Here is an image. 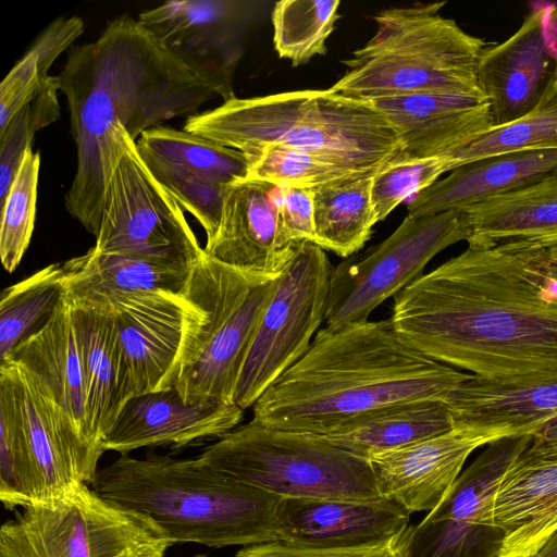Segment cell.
I'll return each instance as SVG.
<instances>
[{"instance_id":"836d02e7","label":"cell","mask_w":557,"mask_h":557,"mask_svg":"<svg viewBox=\"0 0 557 557\" xmlns=\"http://www.w3.org/2000/svg\"><path fill=\"white\" fill-rule=\"evenodd\" d=\"M338 0H282L272 11L273 42L294 66L326 53V40L339 17Z\"/></svg>"},{"instance_id":"3957f363","label":"cell","mask_w":557,"mask_h":557,"mask_svg":"<svg viewBox=\"0 0 557 557\" xmlns=\"http://www.w3.org/2000/svg\"><path fill=\"white\" fill-rule=\"evenodd\" d=\"M471 375L411 346L389 319L323 327L307 352L253 404L252 419L322 436L349 418L384 406L447 401Z\"/></svg>"},{"instance_id":"f1b7e54d","label":"cell","mask_w":557,"mask_h":557,"mask_svg":"<svg viewBox=\"0 0 557 557\" xmlns=\"http://www.w3.org/2000/svg\"><path fill=\"white\" fill-rule=\"evenodd\" d=\"M195 264L98 252L63 262L65 286L108 293H156L184 295Z\"/></svg>"},{"instance_id":"d6986e66","label":"cell","mask_w":557,"mask_h":557,"mask_svg":"<svg viewBox=\"0 0 557 557\" xmlns=\"http://www.w3.org/2000/svg\"><path fill=\"white\" fill-rule=\"evenodd\" d=\"M82 360L88 425L101 444L124 403L133 396L109 299L65 286ZM102 446V445H101Z\"/></svg>"},{"instance_id":"b9f144b4","label":"cell","mask_w":557,"mask_h":557,"mask_svg":"<svg viewBox=\"0 0 557 557\" xmlns=\"http://www.w3.org/2000/svg\"><path fill=\"white\" fill-rule=\"evenodd\" d=\"M521 456L530 460H557V417L541 424Z\"/></svg>"},{"instance_id":"e575fe53","label":"cell","mask_w":557,"mask_h":557,"mask_svg":"<svg viewBox=\"0 0 557 557\" xmlns=\"http://www.w3.org/2000/svg\"><path fill=\"white\" fill-rule=\"evenodd\" d=\"M247 161L245 180L276 186L315 188L363 175L307 150L282 144L268 145L247 158Z\"/></svg>"},{"instance_id":"7a4b0ae2","label":"cell","mask_w":557,"mask_h":557,"mask_svg":"<svg viewBox=\"0 0 557 557\" xmlns=\"http://www.w3.org/2000/svg\"><path fill=\"white\" fill-rule=\"evenodd\" d=\"M58 78L77 159L65 207L95 237L123 128L136 141L216 96L235 97L230 69L168 47L128 15L111 21L95 41L71 47Z\"/></svg>"},{"instance_id":"484cf974","label":"cell","mask_w":557,"mask_h":557,"mask_svg":"<svg viewBox=\"0 0 557 557\" xmlns=\"http://www.w3.org/2000/svg\"><path fill=\"white\" fill-rule=\"evenodd\" d=\"M493 520L505 532L498 557L533 555L557 528V460L520 455L499 484Z\"/></svg>"},{"instance_id":"4dcf8cb0","label":"cell","mask_w":557,"mask_h":557,"mask_svg":"<svg viewBox=\"0 0 557 557\" xmlns=\"http://www.w3.org/2000/svg\"><path fill=\"white\" fill-rule=\"evenodd\" d=\"M547 150H557V76L528 113L507 124L491 127L443 158L447 160L450 172L488 157Z\"/></svg>"},{"instance_id":"277c9868","label":"cell","mask_w":557,"mask_h":557,"mask_svg":"<svg viewBox=\"0 0 557 557\" xmlns=\"http://www.w3.org/2000/svg\"><path fill=\"white\" fill-rule=\"evenodd\" d=\"M90 486L148 517L174 544L222 548L277 541L275 512L282 498L240 483L198 457L122 455L99 468Z\"/></svg>"},{"instance_id":"1f68e13d","label":"cell","mask_w":557,"mask_h":557,"mask_svg":"<svg viewBox=\"0 0 557 557\" xmlns=\"http://www.w3.org/2000/svg\"><path fill=\"white\" fill-rule=\"evenodd\" d=\"M63 263H51L3 289L0 299V362L51 317L65 294Z\"/></svg>"},{"instance_id":"8d00e7d4","label":"cell","mask_w":557,"mask_h":557,"mask_svg":"<svg viewBox=\"0 0 557 557\" xmlns=\"http://www.w3.org/2000/svg\"><path fill=\"white\" fill-rule=\"evenodd\" d=\"M59 91L58 76L49 75L37 95L0 133V207L4 203L25 152L32 148L35 134L59 119Z\"/></svg>"},{"instance_id":"9a60e30c","label":"cell","mask_w":557,"mask_h":557,"mask_svg":"<svg viewBox=\"0 0 557 557\" xmlns=\"http://www.w3.org/2000/svg\"><path fill=\"white\" fill-rule=\"evenodd\" d=\"M410 512L379 499L282 498L275 512L276 542L312 549H359L397 542Z\"/></svg>"},{"instance_id":"f35d334b","label":"cell","mask_w":557,"mask_h":557,"mask_svg":"<svg viewBox=\"0 0 557 557\" xmlns=\"http://www.w3.org/2000/svg\"><path fill=\"white\" fill-rule=\"evenodd\" d=\"M280 242L290 248L302 240L315 242L313 188L276 187Z\"/></svg>"},{"instance_id":"ac0fdd59","label":"cell","mask_w":557,"mask_h":557,"mask_svg":"<svg viewBox=\"0 0 557 557\" xmlns=\"http://www.w3.org/2000/svg\"><path fill=\"white\" fill-rule=\"evenodd\" d=\"M244 411L220 400L185 401L174 388L129 397L101 440L106 450L127 455L143 447L182 448L222 437L239 425Z\"/></svg>"},{"instance_id":"44dd1931","label":"cell","mask_w":557,"mask_h":557,"mask_svg":"<svg viewBox=\"0 0 557 557\" xmlns=\"http://www.w3.org/2000/svg\"><path fill=\"white\" fill-rule=\"evenodd\" d=\"M276 187L249 180L231 185L219 227L206 240L205 252L238 270L280 275L299 242L290 248H284L280 242Z\"/></svg>"},{"instance_id":"60d3db41","label":"cell","mask_w":557,"mask_h":557,"mask_svg":"<svg viewBox=\"0 0 557 557\" xmlns=\"http://www.w3.org/2000/svg\"><path fill=\"white\" fill-rule=\"evenodd\" d=\"M399 541L359 549H312L269 542L245 546L233 557H401Z\"/></svg>"},{"instance_id":"4316f807","label":"cell","mask_w":557,"mask_h":557,"mask_svg":"<svg viewBox=\"0 0 557 557\" xmlns=\"http://www.w3.org/2000/svg\"><path fill=\"white\" fill-rule=\"evenodd\" d=\"M461 212L468 247L525 243L557 249V172Z\"/></svg>"},{"instance_id":"8992f818","label":"cell","mask_w":557,"mask_h":557,"mask_svg":"<svg viewBox=\"0 0 557 557\" xmlns=\"http://www.w3.org/2000/svg\"><path fill=\"white\" fill-rule=\"evenodd\" d=\"M445 4L381 11L374 36L343 61L347 71L329 89L362 101L424 92L484 96L476 65L488 44L443 17Z\"/></svg>"},{"instance_id":"603a6c76","label":"cell","mask_w":557,"mask_h":557,"mask_svg":"<svg viewBox=\"0 0 557 557\" xmlns=\"http://www.w3.org/2000/svg\"><path fill=\"white\" fill-rule=\"evenodd\" d=\"M453 430L491 442L531 435L557 417V380L509 385L471 375L446 401Z\"/></svg>"},{"instance_id":"8fae6325","label":"cell","mask_w":557,"mask_h":557,"mask_svg":"<svg viewBox=\"0 0 557 557\" xmlns=\"http://www.w3.org/2000/svg\"><path fill=\"white\" fill-rule=\"evenodd\" d=\"M333 267L317 244L299 242L281 273L244 362L234 403L243 410L309 349L325 320Z\"/></svg>"},{"instance_id":"83f0119b","label":"cell","mask_w":557,"mask_h":557,"mask_svg":"<svg viewBox=\"0 0 557 557\" xmlns=\"http://www.w3.org/2000/svg\"><path fill=\"white\" fill-rule=\"evenodd\" d=\"M450 430L453 424L446 401L419 399L355 416L318 437L368 460L375 454Z\"/></svg>"},{"instance_id":"30bf717a","label":"cell","mask_w":557,"mask_h":557,"mask_svg":"<svg viewBox=\"0 0 557 557\" xmlns=\"http://www.w3.org/2000/svg\"><path fill=\"white\" fill-rule=\"evenodd\" d=\"M173 544L148 517L87 484L22 508L0 528V557H164Z\"/></svg>"},{"instance_id":"74e56055","label":"cell","mask_w":557,"mask_h":557,"mask_svg":"<svg viewBox=\"0 0 557 557\" xmlns=\"http://www.w3.org/2000/svg\"><path fill=\"white\" fill-rule=\"evenodd\" d=\"M449 172L445 158L398 157L374 175L371 201L376 223L383 221L404 200L434 184L440 175Z\"/></svg>"},{"instance_id":"7402d4cb","label":"cell","mask_w":557,"mask_h":557,"mask_svg":"<svg viewBox=\"0 0 557 557\" xmlns=\"http://www.w3.org/2000/svg\"><path fill=\"white\" fill-rule=\"evenodd\" d=\"M487 445L480 438L455 430L371 456L382 497L408 512L432 511L457 480L465 461L476 448Z\"/></svg>"},{"instance_id":"d4e9b609","label":"cell","mask_w":557,"mask_h":557,"mask_svg":"<svg viewBox=\"0 0 557 557\" xmlns=\"http://www.w3.org/2000/svg\"><path fill=\"white\" fill-rule=\"evenodd\" d=\"M450 172L411 199L408 215L463 211L493 197L532 185L557 172V150L488 157Z\"/></svg>"},{"instance_id":"ab89813d","label":"cell","mask_w":557,"mask_h":557,"mask_svg":"<svg viewBox=\"0 0 557 557\" xmlns=\"http://www.w3.org/2000/svg\"><path fill=\"white\" fill-rule=\"evenodd\" d=\"M35 57L26 52L0 85V133L39 91L44 82Z\"/></svg>"},{"instance_id":"5b68a950","label":"cell","mask_w":557,"mask_h":557,"mask_svg":"<svg viewBox=\"0 0 557 557\" xmlns=\"http://www.w3.org/2000/svg\"><path fill=\"white\" fill-rule=\"evenodd\" d=\"M185 131L242 151L271 144L307 150L357 173H371L401 154L400 140L370 102L327 89L232 98L187 117Z\"/></svg>"},{"instance_id":"ba28073f","label":"cell","mask_w":557,"mask_h":557,"mask_svg":"<svg viewBox=\"0 0 557 557\" xmlns=\"http://www.w3.org/2000/svg\"><path fill=\"white\" fill-rule=\"evenodd\" d=\"M103 453L59 417L23 368L0 362V499L7 509L91 485Z\"/></svg>"},{"instance_id":"9c48e42d","label":"cell","mask_w":557,"mask_h":557,"mask_svg":"<svg viewBox=\"0 0 557 557\" xmlns=\"http://www.w3.org/2000/svg\"><path fill=\"white\" fill-rule=\"evenodd\" d=\"M210 468L278 498L379 499L371 462L313 435L251 419L202 450Z\"/></svg>"},{"instance_id":"5bb4252c","label":"cell","mask_w":557,"mask_h":557,"mask_svg":"<svg viewBox=\"0 0 557 557\" xmlns=\"http://www.w3.org/2000/svg\"><path fill=\"white\" fill-rule=\"evenodd\" d=\"M135 145L153 178L196 218L207 240L211 239L219 227L227 188L247 176L245 154L163 125L145 131Z\"/></svg>"},{"instance_id":"d590c367","label":"cell","mask_w":557,"mask_h":557,"mask_svg":"<svg viewBox=\"0 0 557 557\" xmlns=\"http://www.w3.org/2000/svg\"><path fill=\"white\" fill-rule=\"evenodd\" d=\"M39 169L40 156L29 148L0 207V257L8 272L17 268L33 235Z\"/></svg>"},{"instance_id":"4fadbf2b","label":"cell","mask_w":557,"mask_h":557,"mask_svg":"<svg viewBox=\"0 0 557 557\" xmlns=\"http://www.w3.org/2000/svg\"><path fill=\"white\" fill-rule=\"evenodd\" d=\"M123 138L124 146L106 188L92 249L195 264L203 248L184 210L150 174L124 128Z\"/></svg>"},{"instance_id":"7c38bea8","label":"cell","mask_w":557,"mask_h":557,"mask_svg":"<svg viewBox=\"0 0 557 557\" xmlns=\"http://www.w3.org/2000/svg\"><path fill=\"white\" fill-rule=\"evenodd\" d=\"M466 239L461 211L407 214L382 243L333 267L325 327L368 321L376 307L420 277L437 253Z\"/></svg>"},{"instance_id":"f6af8a7d","label":"cell","mask_w":557,"mask_h":557,"mask_svg":"<svg viewBox=\"0 0 557 557\" xmlns=\"http://www.w3.org/2000/svg\"><path fill=\"white\" fill-rule=\"evenodd\" d=\"M194 557H209V556L203 555V554H198V555H195Z\"/></svg>"},{"instance_id":"6da1fadb","label":"cell","mask_w":557,"mask_h":557,"mask_svg":"<svg viewBox=\"0 0 557 557\" xmlns=\"http://www.w3.org/2000/svg\"><path fill=\"white\" fill-rule=\"evenodd\" d=\"M548 250L468 247L400 290L389 321L428 357L499 384L557 380V292Z\"/></svg>"},{"instance_id":"d6a6232c","label":"cell","mask_w":557,"mask_h":557,"mask_svg":"<svg viewBox=\"0 0 557 557\" xmlns=\"http://www.w3.org/2000/svg\"><path fill=\"white\" fill-rule=\"evenodd\" d=\"M505 532L495 523L424 517L399 541L401 557H498Z\"/></svg>"},{"instance_id":"52a82bcc","label":"cell","mask_w":557,"mask_h":557,"mask_svg":"<svg viewBox=\"0 0 557 557\" xmlns=\"http://www.w3.org/2000/svg\"><path fill=\"white\" fill-rule=\"evenodd\" d=\"M280 275L238 270L203 250L184 294L188 314L174 373L173 387L185 401L235 404L244 362Z\"/></svg>"},{"instance_id":"e0dca14e","label":"cell","mask_w":557,"mask_h":557,"mask_svg":"<svg viewBox=\"0 0 557 557\" xmlns=\"http://www.w3.org/2000/svg\"><path fill=\"white\" fill-rule=\"evenodd\" d=\"M101 295L113 310L133 396L173 387L188 314L185 295Z\"/></svg>"},{"instance_id":"cb8c5ba5","label":"cell","mask_w":557,"mask_h":557,"mask_svg":"<svg viewBox=\"0 0 557 557\" xmlns=\"http://www.w3.org/2000/svg\"><path fill=\"white\" fill-rule=\"evenodd\" d=\"M9 359L30 375L62 420L85 441L102 447L88 425L82 360L65 294L51 317Z\"/></svg>"},{"instance_id":"ee69618b","label":"cell","mask_w":557,"mask_h":557,"mask_svg":"<svg viewBox=\"0 0 557 557\" xmlns=\"http://www.w3.org/2000/svg\"><path fill=\"white\" fill-rule=\"evenodd\" d=\"M547 275L557 292V249L548 250Z\"/></svg>"},{"instance_id":"2e32d148","label":"cell","mask_w":557,"mask_h":557,"mask_svg":"<svg viewBox=\"0 0 557 557\" xmlns=\"http://www.w3.org/2000/svg\"><path fill=\"white\" fill-rule=\"evenodd\" d=\"M555 5L533 9L507 40L482 51L476 78L490 101L492 127L532 110L557 76V50L552 27Z\"/></svg>"},{"instance_id":"ffe728a7","label":"cell","mask_w":557,"mask_h":557,"mask_svg":"<svg viewBox=\"0 0 557 557\" xmlns=\"http://www.w3.org/2000/svg\"><path fill=\"white\" fill-rule=\"evenodd\" d=\"M367 101L396 132L403 158L444 157L492 127L484 96L424 92Z\"/></svg>"},{"instance_id":"f546056e","label":"cell","mask_w":557,"mask_h":557,"mask_svg":"<svg viewBox=\"0 0 557 557\" xmlns=\"http://www.w3.org/2000/svg\"><path fill=\"white\" fill-rule=\"evenodd\" d=\"M377 171L313 188L314 244L344 259L363 247L376 224L371 187Z\"/></svg>"},{"instance_id":"7bdbcfd3","label":"cell","mask_w":557,"mask_h":557,"mask_svg":"<svg viewBox=\"0 0 557 557\" xmlns=\"http://www.w3.org/2000/svg\"><path fill=\"white\" fill-rule=\"evenodd\" d=\"M529 557H557V528L547 536L540 548Z\"/></svg>"}]
</instances>
